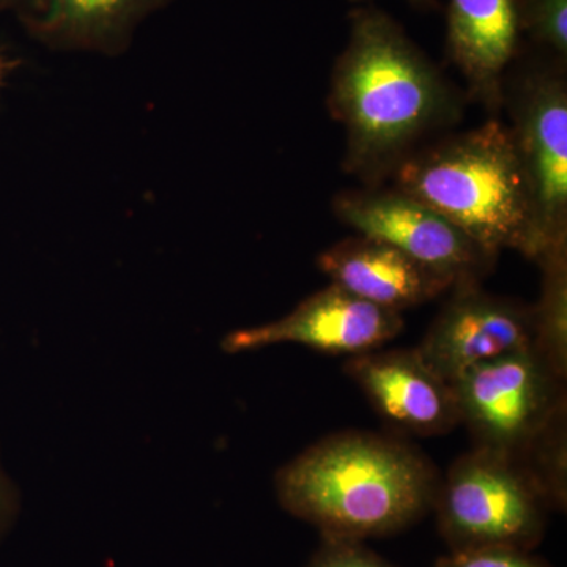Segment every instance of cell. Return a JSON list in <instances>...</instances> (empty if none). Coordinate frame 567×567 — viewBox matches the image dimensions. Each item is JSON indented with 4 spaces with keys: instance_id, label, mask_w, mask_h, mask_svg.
Wrapping results in <instances>:
<instances>
[{
    "instance_id": "obj_1",
    "label": "cell",
    "mask_w": 567,
    "mask_h": 567,
    "mask_svg": "<svg viewBox=\"0 0 567 567\" xmlns=\"http://www.w3.org/2000/svg\"><path fill=\"white\" fill-rule=\"evenodd\" d=\"M328 106L344 126L347 173L374 186L458 112L434 63L377 9L350 14V37L334 63Z\"/></svg>"
},
{
    "instance_id": "obj_2",
    "label": "cell",
    "mask_w": 567,
    "mask_h": 567,
    "mask_svg": "<svg viewBox=\"0 0 567 567\" xmlns=\"http://www.w3.org/2000/svg\"><path fill=\"white\" fill-rule=\"evenodd\" d=\"M440 473L417 447L382 434L324 436L275 475L279 502L324 539L354 540L406 527L434 507Z\"/></svg>"
},
{
    "instance_id": "obj_3",
    "label": "cell",
    "mask_w": 567,
    "mask_h": 567,
    "mask_svg": "<svg viewBox=\"0 0 567 567\" xmlns=\"http://www.w3.org/2000/svg\"><path fill=\"white\" fill-rule=\"evenodd\" d=\"M399 192L434 208L487 252L537 259L532 203L509 126L488 121L413 152L395 167Z\"/></svg>"
},
{
    "instance_id": "obj_4",
    "label": "cell",
    "mask_w": 567,
    "mask_h": 567,
    "mask_svg": "<svg viewBox=\"0 0 567 567\" xmlns=\"http://www.w3.org/2000/svg\"><path fill=\"white\" fill-rule=\"evenodd\" d=\"M434 507L454 551L528 548L544 527V505L513 458L472 447L440 477Z\"/></svg>"
},
{
    "instance_id": "obj_5",
    "label": "cell",
    "mask_w": 567,
    "mask_h": 567,
    "mask_svg": "<svg viewBox=\"0 0 567 567\" xmlns=\"http://www.w3.org/2000/svg\"><path fill=\"white\" fill-rule=\"evenodd\" d=\"M450 385L473 447L509 458L567 401L565 380L532 347L477 364Z\"/></svg>"
},
{
    "instance_id": "obj_6",
    "label": "cell",
    "mask_w": 567,
    "mask_h": 567,
    "mask_svg": "<svg viewBox=\"0 0 567 567\" xmlns=\"http://www.w3.org/2000/svg\"><path fill=\"white\" fill-rule=\"evenodd\" d=\"M333 208L358 234L393 245L453 286L483 282L498 260L434 208L395 188L346 192Z\"/></svg>"
},
{
    "instance_id": "obj_7",
    "label": "cell",
    "mask_w": 567,
    "mask_h": 567,
    "mask_svg": "<svg viewBox=\"0 0 567 567\" xmlns=\"http://www.w3.org/2000/svg\"><path fill=\"white\" fill-rule=\"evenodd\" d=\"M509 126L532 203L536 264L567 245V87L565 76H529L514 103Z\"/></svg>"
},
{
    "instance_id": "obj_8",
    "label": "cell",
    "mask_w": 567,
    "mask_h": 567,
    "mask_svg": "<svg viewBox=\"0 0 567 567\" xmlns=\"http://www.w3.org/2000/svg\"><path fill=\"white\" fill-rule=\"evenodd\" d=\"M532 341V306L472 281L451 287L450 300L415 349L436 375L451 383L477 364L529 349Z\"/></svg>"
},
{
    "instance_id": "obj_9",
    "label": "cell",
    "mask_w": 567,
    "mask_h": 567,
    "mask_svg": "<svg viewBox=\"0 0 567 567\" xmlns=\"http://www.w3.org/2000/svg\"><path fill=\"white\" fill-rule=\"evenodd\" d=\"M402 330L401 312L369 303L331 282L275 322L224 336L221 349L234 354L276 344H300L350 358L382 349Z\"/></svg>"
},
{
    "instance_id": "obj_10",
    "label": "cell",
    "mask_w": 567,
    "mask_h": 567,
    "mask_svg": "<svg viewBox=\"0 0 567 567\" xmlns=\"http://www.w3.org/2000/svg\"><path fill=\"white\" fill-rule=\"evenodd\" d=\"M175 0H0L29 39L54 52L122 58L142 25Z\"/></svg>"
},
{
    "instance_id": "obj_11",
    "label": "cell",
    "mask_w": 567,
    "mask_h": 567,
    "mask_svg": "<svg viewBox=\"0 0 567 567\" xmlns=\"http://www.w3.org/2000/svg\"><path fill=\"white\" fill-rule=\"evenodd\" d=\"M344 371L398 431L436 436L461 425L453 388L424 363L415 347L354 354L347 358Z\"/></svg>"
},
{
    "instance_id": "obj_12",
    "label": "cell",
    "mask_w": 567,
    "mask_h": 567,
    "mask_svg": "<svg viewBox=\"0 0 567 567\" xmlns=\"http://www.w3.org/2000/svg\"><path fill=\"white\" fill-rule=\"evenodd\" d=\"M317 265L336 286L394 312L429 303L453 287L393 245L361 234L328 248Z\"/></svg>"
},
{
    "instance_id": "obj_13",
    "label": "cell",
    "mask_w": 567,
    "mask_h": 567,
    "mask_svg": "<svg viewBox=\"0 0 567 567\" xmlns=\"http://www.w3.org/2000/svg\"><path fill=\"white\" fill-rule=\"evenodd\" d=\"M518 0H450L447 52L476 100L496 107L520 33Z\"/></svg>"
},
{
    "instance_id": "obj_14",
    "label": "cell",
    "mask_w": 567,
    "mask_h": 567,
    "mask_svg": "<svg viewBox=\"0 0 567 567\" xmlns=\"http://www.w3.org/2000/svg\"><path fill=\"white\" fill-rule=\"evenodd\" d=\"M537 265L543 270V287L539 300L532 306V349L566 382L567 245L551 249Z\"/></svg>"
},
{
    "instance_id": "obj_15",
    "label": "cell",
    "mask_w": 567,
    "mask_h": 567,
    "mask_svg": "<svg viewBox=\"0 0 567 567\" xmlns=\"http://www.w3.org/2000/svg\"><path fill=\"white\" fill-rule=\"evenodd\" d=\"M547 507L567 505V401L529 436L513 458Z\"/></svg>"
},
{
    "instance_id": "obj_16",
    "label": "cell",
    "mask_w": 567,
    "mask_h": 567,
    "mask_svg": "<svg viewBox=\"0 0 567 567\" xmlns=\"http://www.w3.org/2000/svg\"><path fill=\"white\" fill-rule=\"evenodd\" d=\"M522 28L559 58L567 54V0H518Z\"/></svg>"
},
{
    "instance_id": "obj_17",
    "label": "cell",
    "mask_w": 567,
    "mask_h": 567,
    "mask_svg": "<svg viewBox=\"0 0 567 567\" xmlns=\"http://www.w3.org/2000/svg\"><path fill=\"white\" fill-rule=\"evenodd\" d=\"M435 567H547L514 547H480L456 550L440 559Z\"/></svg>"
},
{
    "instance_id": "obj_18",
    "label": "cell",
    "mask_w": 567,
    "mask_h": 567,
    "mask_svg": "<svg viewBox=\"0 0 567 567\" xmlns=\"http://www.w3.org/2000/svg\"><path fill=\"white\" fill-rule=\"evenodd\" d=\"M324 540L327 544L309 567H391L354 540Z\"/></svg>"
},
{
    "instance_id": "obj_19",
    "label": "cell",
    "mask_w": 567,
    "mask_h": 567,
    "mask_svg": "<svg viewBox=\"0 0 567 567\" xmlns=\"http://www.w3.org/2000/svg\"><path fill=\"white\" fill-rule=\"evenodd\" d=\"M18 506V491L14 481L11 480L3 466L2 454H0V529L6 527L7 522L13 516Z\"/></svg>"
},
{
    "instance_id": "obj_20",
    "label": "cell",
    "mask_w": 567,
    "mask_h": 567,
    "mask_svg": "<svg viewBox=\"0 0 567 567\" xmlns=\"http://www.w3.org/2000/svg\"><path fill=\"white\" fill-rule=\"evenodd\" d=\"M409 2H412L417 9H434L436 6L435 0H409Z\"/></svg>"
},
{
    "instance_id": "obj_21",
    "label": "cell",
    "mask_w": 567,
    "mask_h": 567,
    "mask_svg": "<svg viewBox=\"0 0 567 567\" xmlns=\"http://www.w3.org/2000/svg\"><path fill=\"white\" fill-rule=\"evenodd\" d=\"M3 74H6V62L0 58V85H2Z\"/></svg>"
}]
</instances>
